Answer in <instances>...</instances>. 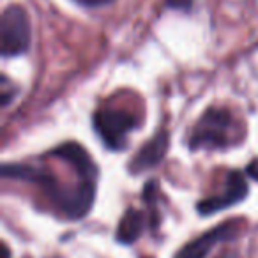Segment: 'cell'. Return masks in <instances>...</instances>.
<instances>
[{"label":"cell","instance_id":"1","mask_svg":"<svg viewBox=\"0 0 258 258\" xmlns=\"http://www.w3.org/2000/svg\"><path fill=\"white\" fill-rule=\"evenodd\" d=\"M30 46V22L22 6H9L0 20V51L4 57L22 55Z\"/></svg>","mask_w":258,"mask_h":258},{"label":"cell","instance_id":"2","mask_svg":"<svg viewBox=\"0 0 258 258\" xmlns=\"http://www.w3.org/2000/svg\"><path fill=\"white\" fill-rule=\"evenodd\" d=\"M232 124V117L226 110L221 108H211L205 111V115L200 118L191 137V149L202 147H225L228 142V127Z\"/></svg>","mask_w":258,"mask_h":258},{"label":"cell","instance_id":"3","mask_svg":"<svg viewBox=\"0 0 258 258\" xmlns=\"http://www.w3.org/2000/svg\"><path fill=\"white\" fill-rule=\"evenodd\" d=\"M94 127L108 149H120L124 145L125 135L137 127V120L124 110L106 108L94 115Z\"/></svg>","mask_w":258,"mask_h":258},{"label":"cell","instance_id":"4","mask_svg":"<svg viewBox=\"0 0 258 258\" xmlns=\"http://www.w3.org/2000/svg\"><path fill=\"white\" fill-rule=\"evenodd\" d=\"M94 197H96L94 180H83L73 189L58 191L55 195V200L58 202V205L68 218L80 219L90 211L94 204Z\"/></svg>","mask_w":258,"mask_h":258},{"label":"cell","instance_id":"5","mask_svg":"<svg viewBox=\"0 0 258 258\" xmlns=\"http://www.w3.org/2000/svg\"><path fill=\"white\" fill-rule=\"evenodd\" d=\"M237 233V223H223V225L216 226V228H211L209 232H205L204 235H200L198 239L191 240L187 246H184L182 249L177 253L175 258H205L211 249L216 246L218 242H223V240L232 239Z\"/></svg>","mask_w":258,"mask_h":258},{"label":"cell","instance_id":"6","mask_svg":"<svg viewBox=\"0 0 258 258\" xmlns=\"http://www.w3.org/2000/svg\"><path fill=\"white\" fill-rule=\"evenodd\" d=\"M247 195V184L244 180V177L239 172H230L228 179H226V191L219 197L207 198V200H202L198 204V212L204 216L212 214V212H218L221 209L232 207L233 204L240 202Z\"/></svg>","mask_w":258,"mask_h":258},{"label":"cell","instance_id":"7","mask_svg":"<svg viewBox=\"0 0 258 258\" xmlns=\"http://www.w3.org/2000/svg\"><path fill=\"white\" fill-rule=\"evenodd\" d=\"M166 149H168V135L163 131V133L156 135L151 142L144 145V147L138 151V154L133 158L131 163V172H144V170L154 168L156 165L161 163V159L165 158Z\"/></svg>","mask_w":258,"mask_h":258},{"label":"cell","instance_id":"8","mask_svg":"<svg viewBox=\"0 0 258 258\" xmlns=\"http://www.w3.org/2000/svg\"><path fill=\"white\" fill-rule=\"evenodd\" d=\"M55 156L66 159L68 163H71L76 168V172L80 173V177L85 180H94V173H96V168L92 165V159H90L89 152L78 144H64L58 149L53 151Z\"/></svg>","mask_w":258,"mask_h":258},{"label":"cell","instance_id":"9","mask_svg":"<svg viewBox=\"0 0 258 258\" xmlns=\"http://www.w3.org/2000/svg\"><path fill=\"white\" fill-rule=\"evenodd\" d=\"M142 228H144V214L137 209H129L118 223L117 239L124 244H133L142 235Z\"/></svg>","mask_w":258,"mask_h":258},{"label":"cell","instance_id":"10","mask_svg":"<svg viewBox=\"0 0 258 258\" xmlns=\"http://www.w3.org/2000/svg\"><path fill=\"white\" fill-rule=\"evenodd\" d=\"M2 175L8 177V179H23L44 184V186H53V179H51L50 173L29 165H4L2 166Z\"/></svg>","mask_w":258,"mask_h":258},{"label":"cell","instance_id":"11","mask_svg":"<svg viewBox=\"0 0 258 258\" xmlns=\"http://www.w3.org/2000/svg\"><path fill=\"white\" fill-rule=\"evenodd\" d=\"M166 6L177 11H189L193 8V0H166Z\"/></svg>","mask_w":258,"mask_h":258},{"label":"cell","instance_id":"12","mask_svg":"<svg viewBox=\"0 0 258 258\" xmlns=\"http://www.w3.org/2000/svg\"><path fill=\"white\" fill-rule=\"evenodd\" d=\"M8 85H9L8 78H2V106H8L11 97H15V92H13L15 89H9Z\"/></svg>","mask_w":258,"mask_h":258},{"label":"cell","instance_id":"13","mask_svg":"<svg viewBox=\"0 0 258 258\" xmlns=\"http://www.w3.org/2000/svg\"><path fill=\"white\" fill-rule=\"evenodd\" d=\"M78 4L85 6V8H101V6H108L111 4L113 0H75Z\"/></svg>","mask_w":258,"mask_h":258},{"label":"cell","instance_id":"14","mask_svg":"<svg viewBox=\"0 0 258 258\" xmlns=\"http://www.w3.org/2000/svg\"><path fill=\"white\" fill-rule=\"evenodd\" d=\"M246 172H247V175H249L251 179L258 180V159H254L253 163H249V165H247Z\"/></svg>","mask_w":258,"mask_h":258},{"label":"cell","instance_id":"15","mask_svg":"<svg viewBox=\"0 0 258 258\" xmlns=\"http://www.w3.org/2000/svg\"><path fill=\"white\" fill-rule=\"evenodd\" d=\"M2 258H11V253H9L8 244H4V246H2Z\"/></svg>","mask_w":258,"mask_h":258}]
</instances>
